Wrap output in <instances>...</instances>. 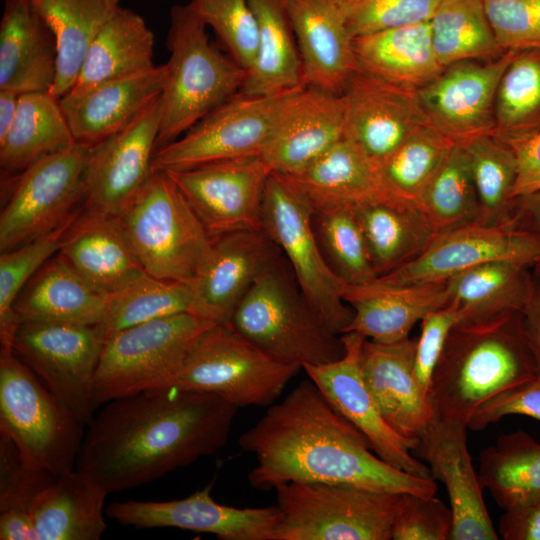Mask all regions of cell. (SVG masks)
<instances>
[{"label": "cell", "mask_w": 540, "mask_h": 540, "mask_svg": "<svg viewBox=\"0 0 540 540\" xmlns=\"http://www.w3.org/2000/svg\"><path fill=\"white\" fill-rule=\"evenodd\" d=\"M442 0H342L352 37L429 22Z\"/></svg>", "instance_id": "cell-51"}, {"label": "cell", "mask_w": 540, "mask_h": 540, "mask_svg": "<svg viewBox=\"0 0 540 540\" xmlns=\"http://www.w3.org/2000/svg\"><path fill=\"white\" fill-rule=\"evenodd\" d=\"M453 528L450 506L433 496L402 494L393 540H449Z\"/></svg>", "instance_id": "cell-54"}, {"label": "cell", "mask_w": 540, "mask_h": 540, "mask_svg": "<svg viewBox=\"0 0 540 540\" xmlns=\"http://www.w3.org/2000/svg\"><path fill=\"white\" fill-rule=\"evenodd\" d=\"M281 256L264 230L218 236L202 275L192 286L219 322L228 321L256 279Z\"/></svg>", "instance_id": "cell-29"}, {"label": "cell", "mask_w": 540, "mask_h": 540, "mask_svg": "<svg viewBox=\"0 0 540 540\" xmlns=\"http://www.w3.org/2000/svg\"><path fill=\"white\" fill-rule=\"evenodd\" d=\"M57 46L32 0H4L0 21V89L19 95L51 91Z\"/></svg>", "instance_id": "cell-28"}, {"label": "cell", "mask_w": 540, "mask_h": 540, "mask_svg": "<svg viewBox=\"0 0 540 540\" xmlns=\"http://www.w3.org/2000/svg\"><path fill=\"white\" fill-rule=\"evenodd\" d=\"M429 26L443 67L465 60H492L504 53L487 18L484 0H442Z\"/></svg>", "instance_id": "cell-44"}, {"label": "cell", "mask_w": 540, "mask_h": 540, "mask_svg": "<svg viewBox=\"0 0 540 540\" xmlns=\"http://www.w3.org/2000/svg\"><path fill=\"white\" fill-rule=\"evenodd\" d=\"M540 130V49L516 51L495 97L493 134L510 145Z\"/></svg>", "instance_id": "cell-43"}, {"label": "cell", "mask_w": 540, "mask_h": 540, "mask_svg": "<svg viewBox=\"0 0 540 540\" xmlns=\"http://www.w3.org/2000/svg\"><path fill=\"white\" fill-rule=\"evenodd\" d=\"M313 208L283 175L269 176L262 204V230L280 248L293 275L329 329L341 335L354 310L343 298L344 283L328 265L313 223Z\"/></svg>", "instance_id": "cell-12"}, {"label": "cell", "mask_w": 540, "mask_h": 540, "mask_svg": "<svg viewBox=\"0 0 540 540\" xmlns=\"http://www.w3.org/2000/svg\"><path fill=\"white\" fill-rule=\"evenodd\" d=\"M533 274L540 281V259L533 265Z\"/></svg>", "instance_id": "cell-63"}, {"label": "cell", "mask_w": 540, "mask_h": 540, "mask_svg": "<svg viewBox=\"0 0 540 540\" xmlns=\"http://www.w3.org/2000/svg\"><path fill=\"white\" fill-rule=\"evenodd\" d=\"M74 143L59 99L49 92L21 94L14 122L0 141L2 178L16 175L41 158Z\"/></svg>", "instance_id": "cell-40"}, {"label": "cell", "mask_w": 540, "mask_h": 540, "mask_svg": "<svg viewBox=\"0 0 540 540\" xmlns=\"http://www.w3.org/2000/svg\"><path fill=\"white\" fill-rule=\"evenodd\" d=\"M255 456L249 472L254 489L290 482H323L433 496L437 484L397 469L372 452L367 437L341 415L316 384L300 382L239 438Z\"/></svg>", "instance_id": "cell-2"}, {"label": "cell", "mask_w": 540, "mask_h": 540, "mask_svg": "<svg viewBox=\"0 0 540 540\" xmlns=\"http://www.w3.org/2000/svg\"><path fill=\"white\" fill-rule=\"evenodd\" d=\"M285 177L313 209L400 199L387 189L376 163L346 137L304 170Z\"/></svg>", "instance_id": "cell-33"}, {"label": "cell", "mask_w": 540, "mask_h": 540, "mask_svg": "<svg viewBox=\"0 0 540 540\" xmlns=\"http://www.w3.org/2000/svg\"><path fill=\"white\" fill-rule=\"evenodd\" d=\"M165 172L212 239L239 230H262L264 191L273 171L261 156Z\"/></svg>", "instance_id": "cell-15"}, {"label": "cell", "mask_w": 540, "mask_h": 540, "mask_svg": "<svg viewBox=\"0 0 540 540\" xmlns=\"http://www.w3.org/2000/svg\"><path fill=\"white\" fill-rule=\"evenodd\" d=\"M515 52L455 62L417 89L429 124L456 145L493 134L497 87Z\"/></svg>", "instance_id": "cell-19"}, {"label": "cell", "mask_w": 540, "mask_h": 540, "mask_svg": "<svg viewBox=\"0 0 540 540\" xmlns=\"http://www.w3.org/2000/svg\"><path fill=\"white\" fill-rule=\"evenodd\" d=\"M104 1L110 8L115 9L119 6L120 0H104Z\"/></svg>", "instance_id": "cell-64"}, {"label": "cell", "mask_w": 540, "mask_h": 540, "mask_svg": "<svg viewBox=\"0 0 540 540\" xmlns=\"http://www.w3.org/2000/svg\"><path fill=\"white\" fill-rule=\"evenodd\" d=\"M58 253L104 294L118 290L145 272L126 239L119 217L84 207L66 231Z\"/></svg>", "instance_id": "cell-30"}, {"label": "cell", "mask_w": 540, "mask_h": 540, "mask_svg": "<svg viewBox=\"0 0 540 540\" xmlns=\"http://www.w3.org/2000/svg\"><path fill=\"white\" fill-rule=\"evenodd\" d=\"M275 490L274 540H390L402 499L400 493L323 482H290Z\"/></svg>", "instance_id": "cell-9"}, {"label": "cell", "mask_w": 540, "mask_h": 540, "mask_svg": "<svg viewBox=\"0 0 540 540\" xmlns=\"http://www.w3.org/2000/svg\"><path fill=\"white\" fill-rule=\"evenodd\" d=\"M304 86L341 95L358 69L342 0H288Z\"/></svg>", "instance_id": "cell-24"}, {"label": "cell", "mask_w": 540, "mask_h": 540, "mask_svg": "<svg viewBox=\"0 0 540 540\" xmlns=\"http://www.w3.org/2000/svg\"><path fill=\"white\" fill-rule=\"evenodd\" d=\"M522 315L526 339L535 362L536 377L540 379V281L535 275Z\"/></svg>", "instance_id": "cell-59"}, {"label": "cell", "mask_w": 540, "mask_h": 540, "mask_svg": "<svg viewBox=\"0 0 540 540\" xmlns=\"http://www.w3.org/2000/svg\"><path fill=\"white\" fill-rule=\"evenodd\" d=\"M213 483L179 500L115 501L106 515L136 528H179L211 533L223 540H274L277 506L236 508L216 502Z\"/></svg>", "instance_id": "cell-20"}, {"label": "cell", "mask_w": 540, "mask_h": 540, "mask_svg": "<svg viewBox=\"0 0 540 540\" xmlns=\"http://www.w3.org/2000/svg\"><path fill=\"white\" fill-rule=\"evenodd\" d=\"M167 80L164 65L67 93L60 107L76 142L95 145L127 127L159 97Z\"/></svg>", "instance_id": "cell-26"}, {"label": "cell", "mask_w": 540, "mask_h": 540, "mask_svg": "<svg viewBox=\"0 0 540 540\" xmlns=\"http://www.w3.org/2000/svg\"><path fill=\"white\" fill-rule=\"evenodd\" d=\"M358 67L390 82L419 89L443 70L435 53L429 22L353 38Z\"/></svg>", "instance_id": "cell-35"}, {"label": "cell", "mask_w": 540, "mask_h": 540, "mask_svg": "<svg viewBox=\"0 0 540 540\" xmlns=\"http://www.w3.org/2000/svg\"><path fill=\"white\" fill-rule=\"evenodd\" d=\"M459 321L458 310L450 302L445 307L430 312L421 320L420 335L416 338L414 374L419 387L427 397L432 375L447 337Z\"/></svg>", "instance_id": "cell-55"}, {"label": "cell", "mask_w": 540, "mask_h": 540, "mask_svg": "<svg viewBox=\"0 0 540 540\" xmlns=\"http://www.w3.org/2000/svg\"><path fill=\"white\" fill-rule=\"evenodd\" d=\"M55 477L27 468L13 440L0 432V512L30 513L34 497Z\"/></svg>", "instance_id": "cell-53"}, {"label": "cell", "mask_w": 540, "mask_h": 540, "mask_svg": "<svg viewBox=\"0 0 540 540\" xmlns=\"http://www.w3.org/2000/svg\"><path fill=\"white\" fill-rule=\"evenodd\" d=\"M534 378L522 312L457 323L434 369L428 400L437 418L467 426L484 401Z\"/></svg>", "instance_id": "cell-3"}, {"label": "cell", "mask_w": 540, "mask_h": 540, "mask_svg": "<svg viewBox=\"0 0 540 540\" xmlns=\"http://www.w3.org/2000/svg\"><path fill=\"white\" fill-rule=\"evenodd\" d=\"M106 404L86 427L75 469L108 494L215 454L226 445L238 410L213 393L175 386Z\"/></svg>", "instance_id": "cell-1"}, {"label": "cell", "mask_w": 540, "mask_h": 540, "mask_svg": "<svg viewBox=\"0 0 540 540\" xmlns=\"http://www.w3.org/2000/svg\"><path fill=\"white\" fill-rule=\"evenodd\" d=\"M188 7L213 29L230 57L246 72L258 53V29L249 0H190Z\"/></svg>", "instance_id": "cell-50"}, {"label": "cell", "mask_w": 540, "mask_h": 540, "mask_svg": "<svg viewBox=\"0 0 540 540\" xmlns=\"http://www.w3.org/2000/svg\"><path fill=\"white\" fill-rule=\"evenodd\" d=\"M108 492L91 476L73 469L43 488L30 505L37 540H98L107 529Z\"/></svg>", "instance_id": "cell-32"}, {"label": "cell", "mask_w": 540, "mask_h": 540, "mask_svg": "<svg viewBox=\"0 0 540 540\" xmlns=\"http://www.w3.org/2000/svg\"><path fill=\"white\" fill-rule=\"evenodd\" d=\"M85 427L11 347H1L0 432L13 440L27 468L55 476L73 470Z\"/></svg>", "instance_id": "cell-7"}, {"label": "cell", "mask_w": 540, "mask_h": 540, "mask_svg": "<svg viewBox=\"0 0 540 540\" xmlns=\"http://www.w3.org/2000/svg\"><path fill=\"white\" fill-rule=\"evenodd\" d=\"M502 51L540 49V0H484Z\"/></svg>", "instance_id": "cell-52"}, {"label": "cell", "mask_w": 540, "mask_h": 540, "mask_svg": "<svg viewBox=\"0 0 540 540\" xmlns=\"http://www.w3.org/2000/svg\"><path fill=\"white\" fill-rule=\"evenodd\" d=\"M516 158L514 199L540 190V130L508 145Z\"/></svg>", "instance_id": "cell-57"}, {"label": "cell", "mask_w": 540, "mask_h": 540, "mask_svg": "<svg viewBox=\"0 0 540 540\" xmlns=\"http://www.w3.org/2000/svg\"><path fill=\"white\" fill-rule=\"evenodd\" d=\"M1 540H37L30 513L0 512Z\"/></svg>", "instance_id": "cell-61"}, {"label": "cell", "mask_w": 540, "mask_h": 540, "mask_svg": "<svg viewBox=\"0 0 540 540\" xmlns=\"http://www.w3.org/2000/svg\"><path fill=\"white\" fill-rule=\"evenodd\" d=\"M461 146L468 156L478 196V223L512 226L515 201L513 187L516 179L513 150L494 134L478 136Z\"/></svg>", "instance_id": "cell-45"}, {"label": "cell", "mask_w": 540, "mask_h": 540, "mask_svg": "<svg viewBox=\"0 0 540 540\" xmlns=\"http://www.w3.org/2000/svg\"><path fill=\"white\" fill-rule=\"evenodd\" d=\"M106 298L57 253L24 286L12 312L17 326L24 321L97 326L104 317Z\"/></svg>", "instance_id": "cell-31"}, {"label": "cell", "mask_w": 540, "mask_h": 540, "mask_svg": "<svg viewBox=\"0 0 540 540\" xmlns=\"http://www.w3.org/2000/svg\"><path fill=\"white\" fill-rule=\"evenodd\" d=\"M341 95L345 137L376 164L429 123L417 89L390 82L359 67Z\"/></svg>", "instance_id": "cell-21"}, {"label": "cell", "mask_w": 540, "mask_h": 540, "mask_svg": "<svg viewBox=\"0 0 540 540\" xmlns=\"http://www.w3.org/2000/svg\"><path fill=\"white\" fill-rule=\"evenodd\" d=\"M299 87L273 95L240 92L210 111L178 139L154 153L152 171L260 156L289 100Z\"/></svg>", "instance_id": "cell-13"}, {"label": "cell", "mask_w": 540, "mask_h": 540, "mask_svg": "<svg viewBox=\"0 0 540 540\" xmlns=\"http://www.w3.org/2000/svg\"><path fill=\"white\" fill-rule=\"evenodd\" d=\"M455 144L426 124L394 152L377 163L387 189L396 197L414 203Z\"/></svg>", "instance_id": "cell-48"}, {"label": "cell", "mask_w": 540, "mask_h": 540, "mask_svg": "<svg viewBox=\"0 0 540 540\" xmlns=\"http://www.w3.org/2000/svg\"><path fill=\"white\" fill-rule=\"evenodd\" d=\"M19 94L0 89V141L8 134L18 110Z\"/></svg>", "instance_id": "cell-62"}, {"label": "cell", "mask_w": 540, "mask_h": 540, "mask_svg": "<svg viewBox=\"0 0 540 540\" xmlns=\"http://www.w3.org/2000/svg\"><path fill=\"white\" fill-rule=\"evenodd\" d=\"M312 223L328 265L344 283L362 285L377 279L363 232L351 206L313 209Z\"/></svg>", "instance_id": "cell-47"}, {"label": "cell", "mask_w": 540, "mask_h": 540, "mask_svg": "<svg viewBox=\"0 0 540 540\" xmlns=\"http://www.w3.org/2000/svg\"><path fill=\"white\" fill-rule=\"evenodd\" d=\"M153 48L154 34L143 17L118 6L93 40L68 93H81L102 82L154 68Z\"/></svg>", "instance_id": "cell-37"}, {"label": "cell", "mask_w": 540, "mask_h": 540, "mask_svg": "<svg viewBox=\"0 0 540 540\" xmlns=\"http://www.w3.org/2000/svg\"><path fill=\"white\" fill-rule=\"evenodd\" d=\"M343 298L354 310L346 332L378 343L409 337L413 326L430 312L448 305L447 282L393 285L378 281L344 286Z\"/></svg>", "instance_id": "cell-27"}, {"label": "cell", "mask_w": 540, "mask_h": 540, "mask_svg": "<svg viewBox=\"0 0 540 540\" xmlns=\"http://www.w3.org/2000/svg\"><path fill=\"white\" fill-rule=\"evenodd\" d=\"M467 426L433 418L418 436L413 455L446 488L453 515L451 540H496L483 487L467 447Z\"/></svg>", "instance_id": "cell-22"}, {"label": "cell", "mask_w": 540, "mask_h": 540, "mask_svg": "<svg viewBox=\"0 0 540 540\" xmlns=\"http://www.w3.org/2000/svg\"><path fill=\"white\" fill-rule=\"evenodd\" d=\"M160 122L159 96L127 127L91 146L85 209L117 217L126 211L153 173Z\"/></svg>", "instance_id": "cell-16"}, {"label": "cell", "mask_w": 540, "mask_h": 540, "mask_svg": "<svg viewBox=\"0 0 540 540\" xmlns=\"http://www.w3.org/2000/svg\"><path fill=\"white\" fill-rule=\"evenodd\" d=\"M83 207L51 232L0 255V342L11 347L17 324L13 304L28 281L61 247L63 237Z\"/></svg>", "instance_id": "cell-49"}, {"label": "cell", "mask_w": 540, "mask_h": 540, "mask_svg": "<svg viewBox=\"0 0 540 540\" xmlns=\"http://www.w3.org/2000/svg\"><path fill=\"white\" fill-rule=\"evenodd\" d=\"M539 259L538 234L512 226L475 223L437 233L417 258L377 280L393 285L446 282L493 261L512 260L533 267Z\"/></svg>", "instance_id": "cell-17"}, {"label": "cell", "mask_w": 540, "mask_h": 540, "mask_svg": "<svg viewBox=\"0 0 540 540\" xmlns=\"http://www.w3.org/2000/svg\"><path fill=\"white\" fill-rule=\"evenodd\" d=\"M512 226L540 236V190L515 199Z\"/></svg>", "instance_id": "cell-60"}, {"label": "cell", "mask_w": 540, "mask_h": 540, "mask_svg": "<svg viewBox=\"0 0 540 540\" xmlns=\"http://www.w3.org/2000/svg\"><path fill=\"white\" fill-rule=\"evenodd\" d=\"M300 369L276 362L225 321L201 335L170 386L213 393L237 408L270 406Z\"/></svg>", "instance_id": "cell-11"}, {"label": "cell", "mask_w": 540, "mask_h": 540, "mask_svg": "<svg viewBox=\"0 0 540 540\" xmlns=\"http://www.w3.org/2000/svg\"><path fill=\"white\" fill-rule=\"evenodd\" d=\"M351 208L377 278L417 258L438 233L424 212L405 200H370Z\"/></svg>", "instance_id": "cell-34"}, {"label": "cell", "mask_w": 540, "mask_h": 540, "mask_svg": "<svg viewBox=\"0 0 540 540\" xmlns=\"http://www.w3.org/2000/svg\"><path fill=\"white\" fill-rule=\"evenodd\" d=\"M229 323L278 363L303 368L340 359L345 347L300 289L282 256L253 283Z\"/></svg>", "instance_id": "cell-4"}, {"label": "cell", "mask_w": 540, "mask_h": 540, "mask_svg": "<svg viewBox=\"0 0 540 540\" xmlns=\"http://www.w3.org/2000/svg\"><path fill=\"white\" fill-rule=\"evenodd\" d=\"M345 138L342 95L302 86L285 106L262 159L289 176L318 160Z\"/></svg>", "instance_id": "cell-23"}, {"label": "cell", "mask_w": 540, "mask_h": 540, "mask_svg": "<svg viewBox=\"0 0 540 540\" xmlns=\"http://www.w3.org/2000/svg\"><path fill=\"white\" fill-rule=\"evenodd\" d=\"M91 146L76 142L2 178L1 252L51 232L83 207Z\"/></svg>", "instance_id": "cell-10"}, {"label": "cell", "mask_w": 540, "mask_h": 540, "mask_svg": "<svg viewBox=\"0 0 540 540\" xmlns=\"http://www.w3.org/2000/svg\"><path fill=\"white\" fill-rule=\"evenodd\" d=\"M340 336L345 347L340 359L302 369L331 405L367 437L378 457L409 474L432 478L429 467L412 453L417 441L402 437L388 425L365 384L360 352L366 338L356 332Z\"/></svg>", "instance_id": "cell-18"}, {"label": "cell", "mask_w": 540, "mask_h": 540, "mask_svg": "<svg viewBox=\"0 0 540 540\" xmlns=\"http://www.w3.org/2000/svg\"><path fill=\"white\" fill-rule=\"evenodd\" d=\"M510 415L540 420L539 378L510 387L484 401L471 415L467 428L480 431Z\"/></svg>", "instance_id": "cell-56"}, {"label": "cell", "mask_w": 540, "mask_h": 540, "mask_svg": "<svg viewBox=\"0 0 540 540\" xmlns=\"http://www.w3.org/2000/svg\"><path fill=\"white\" fill-rule=\"evenodd\" d=\"M478 476L504 511L540 498V444L518 429L481 451Z\"/></svg>", "instance_id": "cell-42"}, {"label": "cell", "mask_w": 540, "mask_h": 540, "mask_svg": "<svg viewBox=\"0 0 540 540\" xmlns=\"http://www.w3.org/2000/svg\"><path fill=\"white\" fill-rule=\"evenodd\" d=\"M119 219L147 274L188 284L200 278L213 239L167 172L154 171Z\"/></svg>", "instance_id": "cell-6"}, {"label": "cell", "mask_w": 540, "mask_h": 540, "mask_svg": "<svg viewBox=\"0 0 540 540\" xmlns=\"http://www.w3.org/2000/svg\"><path fill=\"white\" fill-rule=\"evenodd\" d=\"M416 339L384 344L365 339L360 369L383 418L402 437L416 442L435 418L414 374Z\"/></svg>", "instance_id": "cell-25"}, {"label": "cell", "mask_w": 540, "mask_h": 540, "mask_svg": "<svg viewBox=\"0 0 540 540\" xmlns=\"http://www.w3.org/2000/svg\"><path fill=\"white\" fill-rule=\"evenodd\" d=\"M216 323L178 314L135 325L106 339L93 382L96 406L170 387L198 339Z\"/></svg>", "instance_id": "cell-8"}, {"label": "cell", "mask_w": 540, "mask_h": 540, "mask_svg": "<svg viewBox=\"0 0 540 540\" xmlns=\"http://www.w3.org/2000/svg\"><path fill=\"white\" fill-rule=\"evenodd\" d=\"M530 266L498 260L463 271L449 280L450 303L459 313V323H479L522 312L534 281Z\"/></svg>", "instance_id": "cell-36"}, {"label": "cell", "mask_w": 540, "mask_h": 540, "mask_svg": "<svg viewBox=\"0 0 540 540\" xmlns=\"http://www.w3.org/2000/svg\"><path fill=\"white\" fill-rule=\"evenodd\" d=\"M498 529L504 540H540V498L505 510Z\"/></svg>", "instance_id": "cell-58"}, {"label": "cell", "mask_w": 540, "mask_h": 540, "mask_svg": "<svg viewBox=\"0 0 540 540\" xmlns=\"http://www.w3.org/2000/svg\"><path fill=\"white\" fill-rule=\"evenodd\" d=\"M258 29V53L240 93L278 94L303 85L302 63L288 0H249Z\"/></svg>", "instance_id": "cell-38"}, {"label": "cell", "mask_w": 540, "mask_h": 540, "mask_svg": "<svg viewBox=\"0 0 540 540\" xmlns=\"http://www.w3.org/2000/svg\"><path fill=\"white\" fill-rule=\"evenodd\" d=\"M104 341L95 326L24 321L12 352L86 427L94 418L93 382Z\"/></svg>", "instance_id": "cell-14"}, {"label": "cell", "mask_w": 540, "mask_h": 540, "mask_svg": "<svg viewBox=\"0 0 540 540\" xmlns=\"http://www.w3.org/2000/svg\"><path fill=\"white\" fill-rule=\"evenodd\" d=\"M55 36L57 74L50 91L60 99L81 71L88 50L114 9L104 0H32Z\"/></svg>", "instance_id": "cell-41"}, {"label": "cell", "mask_w": 540, "mask_h": 540, "mask_svg": "<svg viewBox=\"0 0 540 540\" xmlns=\"http://www.w3.org/2000/svg\"><path fill=\"white\" fill-rule=\"evenodd\" d=\"M185 313L219 322L192 284L163 280L144 272L107 294L104 317L95 327L105 341L135 325Z\"/></svg>", "instance_id": "cell-39"}, {"label": "cell", "mask_w": 540, "mask_h": 540, "mask_svg": "<svg viewBox=\"0 0 540 540\" xmlns=\"http://www.w3.org/2000/svg\"><path fill=\"white\" fill-rule=\"evenodd\" d=\"M417 206L438 233L479 222L478 196L463 146L455 144L451 148Z\"/></svg>", "instance_id": "cell-46"}, {"label": "cell", "mask_w": 540, "mask_h": 540, "mask_svg": "<svg viewBox=\"0 0 540 540\" xmlns=\"http://www.w3.org/2000/svg\"><path fill=\"white\" fill-rule=\"evenodd\" d=\"M169 14L167 80L160 95L156 150L240 92L246 76L231 57L211 45L207 26L187 4L173 6Z\"/></svg>", "instance_id": "cell-5"}]
</instances>
